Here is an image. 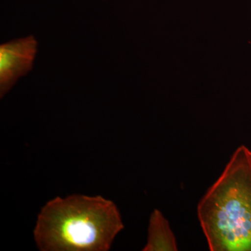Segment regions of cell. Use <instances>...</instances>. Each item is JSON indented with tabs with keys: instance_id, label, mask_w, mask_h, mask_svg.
<instances>
[{
	"instance_id": "obj_2",
	"label": "cell",
	"mask_w": 251,
	"mask_h": 251,
	"mask_svg": "<svg viewBox=\"0 0 251 251\" xmlns=\"http://www.w3.org/2000/svg\"><path fill=\"white\" fill-rule=\"evenodd\" d=\"M198 217L211 251H251V150L234 151L198 203Z\"/></svg>"
},
{
	"instance_id": "obj_3",
	"label": "cell",
	"mask_w": 251,
	"mask_h": 251,
	"mask_svg": "<svg viewBox=\"0 0 251 251\" xmlns=\"http://www.w3.org/2000/svg\"><path fill=\"white\" fill-rule=\"evenodd\" d=\"M38 42L28 36L0 46V97L3 98L21 77L32 70Z\"/></svg>"
},
{
	"instance_id": "obj_4",
	"label": "cell",
	"mask_w": 251,
	"mask_h": 251,
	"mask_svg": "<svg viewBox=\"0 0 251 251\" xmlns=\"http://www.w3.org/2000/svg\"><path fill=\"white\" fill-rule=\"evenodd\" d=\"M143 251H176L177 244L171 226L161 211L154 209L149 221L148 242Z\"/></svg>"
},
{
	"instance_id": "obj_1",
	"label": "cell",
	"mask_w": 251,
	"mask_h": 251,
	"mask_svg": "<svg viewBox=\"0 0 251 251\" xmlns=\"http://www.w3.org/2000/svg\"><path fill=\"white\" fill-rule=\"evenodd\" d=\"M124 227L112 201L73 195L46 203L38 216L34 235L42 251H106Z\"/></svg>"
}]
</instances>
